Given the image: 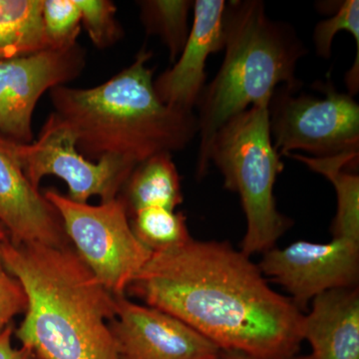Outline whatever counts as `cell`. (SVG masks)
<instances>
[{"mask_svg":"<svg viewBox=\"0 0 359 359\" xmlns=\"http://www.w3.org/2000/svg\"><path fill=\"white\" fill-rule=\"evenodd\" d=\"M127 292L197 330L221 351L259 359L299 354L304 313L229 243L196 241L153 252Z\"/></svg>","mask_w":359,"mask_h":359,"instance_id":"6da1fadb","label":"cell"},{"mask_svg":"<svg viewBox=\"0 0 359 359\" xmlns=\"http://www.w3.org/2000/svg\"><path fill=\"white\" fill-rule=\"evenodd\" d=\"M0 259L25 290L27 309L14 330L37 359H120L110 323L115 295L70 247H0Z\"/></svg>","mask_w":359,"mask_h":359,"instance_id":"7a4b0ae2","label":"cell"},{"mask_svg":"<svg viewBox=\"0 0 359 359\" xmlns=\"http://www.w3.org/2000/svg\"><path fill=\"white\" fill-rule=\"evenodd\" d=\"M152 51L143 47L134 62L89 89L60 85L50 90L56 115L75 135L82 155L110 157L137 167L163 153L178 152L199 132L197 115L174 109L154 89Z\"/></svg>","mask_w":359,"mask_h":359,"instance_id":"3957f363","label":"cell"},{"mask_svg":"<svg viewBox=\"0 0 359 359\" xmlns=\"http://www.w3.org/2000/svg\"><path fill=\"white\" fill-rule=\"evenodd\" d=\"M224 35L223 63L197 105L198 178L209 172L210 145L226 122L254 105L269 102L280 86L301 88L295 70L309 53L292 26L271 20L259 0L226 2Z\"/></svg>","mask_w":359,"mask_h":359,"instance_id":"277c9868","label":"cell"},{"mask_svg":"<svg viewBox=\"0 0 359 359\" xmlns=\"http://www.w3.org/2000/svg\"><path fill=\"white\" fill-rule=\"evenodd\" d=\"M269 105L257 104L226 122L208 152L224 188L240 196L247 219L241 250L249 257L275 248L292 224L276 208L273 189L285 166L271 139Z\"/></svg>","mask_w":359,"mask_h":359,"instance_id":"5b68a950","label":"cell"},{"mask_svg":"<svg viewBox=\"0 0 359 359\" xmlns=\"http://www.w3.org/2000/svg\"><path fill=\"white\" fill-rule=\"evenodd\" d=\"M44 197L55 208L75 252L97 280L114 295H123L153 252L132 230L119 197L92 205L74 202L55 189Z\"/></svg>","mask_w":359,"mask_h":359,"instance_id":"8992f818","label":"cell"},{"mask_svg":"<svg viewBox=\"0 0 359 359\" xmlns=\"http://www.w3.org/2000/svg\"><path fill=\"white\" fill-rule=\"evenodd\" d=\"M325 96L280 86L269 101L273 146L280 157L304 151L311 157L359 154V105L332 82L321 84Z\"/></svg>","mask_w":359,"mask_h":359,"instance_id":"52a82bcc","label":"cell"},{"mask_svg":"<svg viewBox=\"0 0 359 359\" xmlns=\"http://www.w3.org/2000/svg\"><path fill=\"white\" fill-rule=\"evenodd\" d=\"M16 153L35 188L39 189L45 176L58 177L67 184V197L81 204L92 197H100L101 202L116 199L136 168L116 158H101L97 162L87 159L78 151L75 135L53 112L37 140L16 143Z\"/></svg>","mask_w":359,"mask_h":359,"instance_id":"ba28073f","label":"cell"},{"mask_svg":"<svg viewBox=\"0 0 359 359\" xmlns=\"http://www.w3.org/2000/svg\"><path fill=\"white\" fill-rule=\"evenodd\" d=\"M262 273L289 292L299 311L318 295L358 287L359 242L334 238L330 243L297 241L269 250L257 264Z\"/></svg>","mask_w":359,"mask_h":359,"instance_id":"9c48e42d","label":"cell"},{"mask_svg":"<svg viewBox=\"0 0 359 359\" xmlns=\"http://www.w3.org/2000/svg\"><path fill=\"white\" fill-rule=\"evenodd\" d=\"M84 65L85 52L78 44L0 59V134L16 143H32L40 97L79 76Z\"/></svg>","mask_w":359,"mask_h":359,"instance_id":"30bf717a","label":"cell"},{"mask_svg":"<svg viewBox=\"0 0 359 359\" xmlns=\"http://www.w3.org/2000/svg\"><path fill=\"white\" fill-rule=\"evenodd\" d=\"M110 323L120 359H217L221 349L197 330L160 309L115 295Z\"/></svg>","mask_w":359,"mask_h":359,"instance_id":"8fae6325","label":"cell"},{"mask_svg":"<svg viewBox=\"0 0 359 359\" xmlns=\"http://www.w3.org/2000/svg\"><path fill=\"white\" fill-rule=\"evenodd\" d=\"M0 224L14 245L69 247L65 226L51 203L27 179L16 142L0 134Z\"/></svg>","mask_w":359,"mask_h":359,"instance_id":"7c38bea8","label":"cell"},{"mask_svg":"<svg viewBox=\"0 0 359 359\" xmlns=\"http://www.w3.org/2000/svg\"><path fill=\"white\" fill-rule=\"evenodd\" d=\"M224 0L193 1V21L185 46L173 66L154 80L156 94L174 109L194 112L205 87L210 55L224 50Z\"/></svg>","mask_w":359,"mask_h":359,"instance_id":"4fadbf2b","label":"cell"},{"mask_svg":"<svg viewBox=\"0 0 359 359\" xmlns=\"http://www.w3.org/2000/svg\"><path fill=\"white\" fill-rule=\"evenodd\" d=\"M302 339L313 359H359L358 287L316 297L304 316Z\"/></svg>","mask_w":359,"mask_h":359,"instance_id":"5bb4252c","label":"cell"},{"mask_svg":"<svg viewBox=\"0 0 359 359\" xmlns=\"http://www.w3.org/2000/svg\"><path fill=\"white\" fill-rule=\"evenodd\" d=\"M120 194L128 215L147 208L175 211L183 202L181 178L172 154L153 156L135 168Z\"/></svg>","mask_w":359,"mask_h":359,"instance_id":"9a60e30c","label":"cell"},{"mask_svg":"<svg viewBox=\"0 0 359 359\" xmlns=\"http://www.w3.org/2000/svg\"><path fill=\"white\" fill-rule=\"evenodd\" d=\"M359 154H340L332 157H311L299 154L287 156L306 165L314 173L327 178L337 193V210L332 231L334 238L359 242V177L349 171L355 169Z\"/></svg>","mask_w":359,"mask_h":359,"instance_id":"2e32d148","label":"cell"},{"mask_svg":"<svg viewBox=\"0 0 359 359\" xmlns=\"http://www.w3.org/2000/svg\"><path fill=\"white\" fill-rule=\"evenodd\" d=\"M42 9L43 0H0V59L50 49Z\"/></svg>","mask_w":359,"mask_h":359,"instance_id":"e0dca14e","label":"cell"},{"mask_svg":"<svg viewBox=\"0 0 359 359\" xmlns=\"http://www.w3.org/2000/svg\"><path fill=\"white\" fill-rule=\"evenodd\" d=\"M138 6L146 32L160 37L169 50L170 60L174 63L190 34L189 15L193 9V1L143 0L138 1Z\"/></svg>","mask_w":359,"mask_h":359,"instance_id":"ac0fdd59","label":"cell"},{"mask_svg":"<svg viewBox=\"0 0 359 359\" xmlns=\"http://www.w3.org/2000/svg\"><path fill=\"white\" fill-rule=\"evenodd\" d=\"M132 230L152 252H166L187 244L192 238L181 212L147 208L130 215Z\"/></svg>","mask_w":359,"mask_h":359,"instance_id":"d6986e66","label":"cell"},{"mask_svg":"<svg viewBox=\"0 0 359 359\" xmlns=\"http://www.w3.org/2000/svg\"><path fill=\"white\" fill-rule=\"evenodd\" d=\"M340 32H347L353 35L356 43V57L353 66L347 71L346 76L348 94L353 97L359 90V1L344 0L340 2L332 18L320 21L313 30V43L316 54L320 58L332 57V42L335 35Z\"/></svg>","mask_w":359,"mask_h":359,"instance_id":"ffe728a7","label":"cell"},{"mask_svg":"<svg viewBox=\"0 0 359 359\" xmlns=\"http://www.w3.org/2000/svg\"><path fill=\"white\" fill-rule=\"evenodd\" d=\"M42 20L50 49H67L77 44L81 13L75 0H43Z\"/></svg>","mask_w":359,"mask_h":359,"instance_id":"44dd1931","label":"cell"},{"mask_svg":"<svg viewBox=\"0 0 359 359\" xmlns=\"http://www.w3.org/2000/svg\"><path fill=\"white\" fill-rule=\"evenodd\" d=\"M81 13V25L92 43L104 49L114 45L123 36L116 18L115 4L109 0H75Z\"/></svg>","mask_w":359,"mask_h":359,"instance_id":"7402d4cb","label":"cell"},{"mask_svg":"<svg viewBox=\"0 0 359 359\" xmlns=\"http://www.w3.org/2000/svg\"><path fill=\"white\" fill-rule=\"evenodd\" d=\"M27 309V297L20 283L7 271L0 259V332Z\"/></svg>","mask_w":359,"mask_h":359,"instance_id":"603a6c76","label":"cell"},{"mask_svg":"<svg viewBox=\"0 0 359 359\" xmlns=\"http://www.w3.org/2000/svg\"><path fill=\"white\" fill-rule=\"evenodd\" d=\"M14 325L13 323L0 332V359H35L32 351L25 347H15L13 344Z\"/></svg>","mask_w":359,"mask_h":359,"instance_id":"cb8c5ba5","label":"cell"},{"mask_svg":"<svg viewBox=\"0 0 359 359\" xmlns=\"http://www.w3.org/2000/svg\"><path fill=\"white\" fill-rule=\"evenodd\" d=\"M217 359H259L256 358H252V356L249 355V354H245L243 353H240V351H221L219 353L218 358ZM285 359H313L311 358V354L309 355H294L292 358H285Z\"/></svg>","mask_w":359,"mask_h":359,"instance_id":"d4e9b609","label":"cell"},{"mask_svg":"<svg viewBox=\"0 0 359 359\" xmlns=\"http://www.w3.org/2000/svg\"><path fill=\"white\" fill-rule=\"evenodd\" d=\"M7 240H8V233H7L4 226L0 224V247H1L2 244H4Z\"/></svg>","mask_w":359,"mask_h":359,"instance_id":"484cf974","label":"cell"},{"mask_svg":"<svg viewBox=\"0 0 359 359\" xmlns=\"http://www.w3.org/2000/svg\"><path fill=\"white\" fill-rule=\"evenodd\" d=\"M35 359H37L36 358H35Z\"/></svg>","mask_w":359,"mask_h":359,"instance_id":"4316f807","label":"cell"}]
</instances>
